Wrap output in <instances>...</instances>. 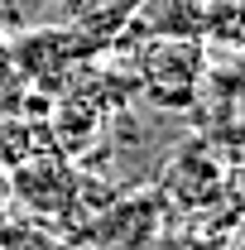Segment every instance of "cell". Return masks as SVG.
I'll use <instances>...</instances> for the list:
<instances>
[{"label":"cell","instance_id":"obj_1","mask_svg":"<svg viewBox=\"0 0 245 250\" xmlns=\"http://www.w3.org/2000/svg\"><path fill=\"white\" fill-rule=\"evenodd\" d=\"M10 192L15 202L29 212V217L43 221H77V168L62 164V154H29L10 168Z\"/></svg>","mask_w":245,"mask_h":250},{"label":"cell","instance_id":"obj_2","mask_svg":"<svg viewBox=\"0 0 245 250\" xmlns=\"http://www.w3.org/2000/svg\"><path fill=\"white\" fill-rule=\"evenodd\" d=\"M197 77H202V53L197 43H178V39H159L144 58V92H149L154 106L173 111V106H192L197 96Z\"/></svg>","mask_w":245,"mask_h":250},{"label":"cell","instance_id":"obj_3","mask_svg":"<svg viewBox=\"0 0 245 250\" xmlns=\"http://www.w3.org/2000/svg\"><path fill=\"white\" fill-rule=\"evenodd\" d=\"M216 183H221V159H212L202 145L173 159V168H168V192H178L183 207H207L216 197Z\"/></svg>","mask_w":245,"mask_h":250},{"label":"cell","instance_id":"obj_4","mask_svg":"<svg viewBox=\"0 0 245 250\" xmlns=\"http://www.w3.org/2000/svg\"><path fill=\"white\" fill-rule=\"evenodd\" d=\"M0 250H77L67 236H62L58 221L43 217H5L0 221Z\"/></svg>","mask_w":245,"mask_h":250},{"label":"cell","instance_id":"obj_5","mask_svg":"<svg viewBox=\"0 0 245 250\" xmlns=\"http://www.w3.org/2000/svg\"><path fill=\"white\" fill-rule=\"evenodd\" d=\"M15 212V192H10V168L0 164V221Z\"/></svg>","mask_w":245,"mask_h":250},{"label":"cell","instance_id":"obj_6","mask_svg":"<svg viewBox=\"0 0 245 250\" xmlns=\"http://www.w3.org/2000/svg\"><path fill=\"white\" fill-rule=\"evenodd\" d=\"M207 250H236V246H231V241H221V246H207Z\"/></svg>","mask_w":245,"mask_h":250}]
</instances>
